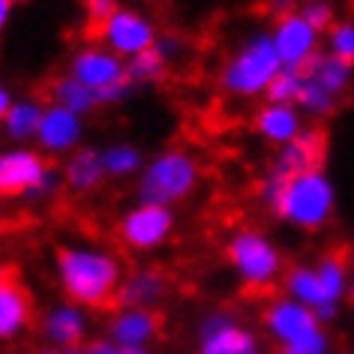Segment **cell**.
I'll use <instances>...</instances> for the list:
<instances>
[{
  "instance_id": "obj_41",
  "label": "cell",
  "mask_w": 354,
  "mask_h": 354,
  "mask_svg": "<svg viewBox=\"0 0 354 354\" xmlns=\"http://www.w3.org/2000/svg\"><path fill=\"white\" fill-rule=\"evenodd\" d=\"M243 354H264V348H261V345H252V348L243 351Z\"/></svg>"
},
{
  "instance_id": "obj_31",
  "label": "cell",
  "mask_w": 354,
  "mask_h": 354,
  "mask_svg": "<svg viewBox=\"0 0 354 354\" xmlns=\"http://www.w3.org/2000/svg\"><path fill=\"white\" fill-rule=\"evenodd\" d=\"M297 12L304 15V19L313 24L315 30H322V33L330 30V24L336 21V6L330 3V0H304Z\"/></svg>"
},
{
  "instance_id": "obj_18",
  "label": "cell",
  "mask_w": 354,
  "mask_h": 354,
  "mask_svg": "<svg viewBox=\"0 0 354 354\" xmlns=\"http://www.w3.org/2000/svg\"><path fill=\"white\" fill-rule=\"evenodd\" d=\"M324 153H327L324 132L315 129V127H306L295 141L277 147L270 171L279 174V177H295L300 171H309V168H322Z\"/></svg>"
},
{
  "instance_id": "obj_20",
  "label": "cell",
  "mask_w": 354,
  "mask_h": 354,
  "mask_svg": "<svg viewBox=\"0 0 354 354\" xmlns=\"http://www.w3.org/2000/svg\"><path fill=\"white\" fill-rule=\"evenodd\" d=\"M168 291H171V282H168L165 270H159L156 264H138V268L127 270L114 304L118 306L156 309V306L165 304Z\"/></svg>"
},
{
  "instance_id": "obj_4",
  "label": "cell",
  "mask_w": 354,
  "mask_h": 354,
  "mask_svg": "<svg viewBox=\"0 0 354 354\" xmlns=\"http://www.w3.org/2000/svg\"><path fill=\"white\" fill-rule=\"evenodd\" d=\"M201 187V162L189 147H162L136 177V201L159 207H177Z\"/></svg>"
},
{
  "instance_id": "obj_10",
  "label": "cell",
  "mask_w": 354,
  "mask_h": 354,
  "mask_svg": "<svg viewBox=\"0 0 354 354\" xmlns=\"http://www.w3.org/2000/svg\"><path fill=\"white\" fill-rule=\"evenodd\" d=\"M93 322H91V309L73 304V300L60 297L55 304H48L39 315V336L42 345L51 348H64V351H78L82 345L93 339L91 336Z\"/></svg>"
},
{
  "instance_id": "obj_12",
  "label": "cell",
  "mask_w": 354,
  "mask_h": 354,
  "mask_svg": "<svg viewBox=\"0 0 354 354\" xmlns=\"http://www.w3.org/2000/svg\"><path fill=\"white\" fill-rule=\"evenodd\" d=\"M84 138H87V118L64 109V105L46 102L37 141H33V147H37L42 156L66 159L69 153H75L78 147H84Z\"/></svg>"
},
{
  "instance_id": "obj_32",
  "label": "cell",
  "mask_w": 354,
  "mask_h": 354,
  "mask_svg": "<svg viewBox=\"0 0 354 354\" xmlns=\"http://www.w3.org/2000/svg\"><path fill=\"white\" fill-rule=\"evenodd\" d=\"M153 48L168 60V64H174V60H180L183 55H187V39H183L180 33H159Z\"/></svg>"
},
{
  "instance_id": "obj_22",
  "label": "cell",
  "mask_w": 354,
  "mask_h": 354,
  "mask_svg": "<svg viewBox=\"0 0 354 354\" xmlns=\"http://www.w3.org/2000/svg\"><path fill=\"white\" fill-rule=\"evenodd\" d=\"M42 111H46V102L37 96H15L12 109L6 111L3 123H0L3 138L10 145H33L42 123Z\"/></svg>"
},
{
  "instance_id": "obj_15",
  "label": "cell",
  "mask_w": 354,
  "mask_h": 354,
  "mask_svg": "<svg viewBox=\"0 0 354 354\" xmlns=\"http://www.w3.org/2000/svg\"><path fill=\"white\" fill-rule=\"evenodd\" d=\"M162 330V318L156 309L141 306H118L105 318V339L114 342L120 351L127 348H153Z\"/></svg>"
},
{
  "instance_id": "obj_8",
  "label": "cell",
  "mask_w": 354,
  "mask_h": 354,
  "mask_svg": "<svg viewBox=\"0 0 354 354\" xmlns=\"http://www.w3.org/2000/svg\"><path fill=\"white\" fill-rule=\"evenodd\" d=\"M96 37H100L102 46L111 48L118 57L132 60V57L145 55V51H150L156 46L159 28L145 10L118 6V12L96 28Z\"/></svg>"
},
{
  "instance_id": "obj_24",
  "label": "cell",
  "mask_w": 354,
  "mask_h": 354,
  "mask_svg": "<svg viewBox=\"0 0 354 354\" xmlns=\"http://www.w3.org/2000/svg\"><path fill=\"white\" fill-rule=\"evenodd\" d=\"M48 102L55 105H64V109L82 114V118H91L100 105V96H96L91 87H84L78 78H73L69 73H60L48 82Z\"/></svg>"
},
{
  "instance_id": "obj_39",
  "label": "cell",
  "mask_w": 354,
  "mask_h": 354,
  "mask_svg": "<svg viewBox=\"0 0 354 354\" xmlns=\"http://www.w3.org/2000/svg\"><path fill=\"white\" fill-rule=\"evenodd\" d=\"M348 304L354 306V264H351V279H348Z\"/></svg>"
},
{
  "instance_id": "obj_7",
  "label": "cell",
  "mask_w": 354,
  "mask_h": 354,
  "mask_svg": "<svg viewBox=\"0 0 354 354\" xmlns=\"http://www.w3.org/2000/svg\"><path fill=\"white\" fill-rule=\"evenodd\" d=\"M177 214L171 207L141 205L136 201L118 216V241L136 255L159 252L174 237Z\"/></svg>"
},
{
  "instance_id": "obj_34",
  "label": "cell",
  "mask_w": 354,
  "mask_h": 354,
  "mask_svg": "<svg viewBox=\"0 0 354 354\" xmlns=\"http://www.w3.org/2000/svg\"><path fill=\"white\" fill-rule=\"evenodd\" d=\"M75 354H120V348L114 342H109L105 336H96V339H91L87 345H82Z\"/></svg>"
},
{
  "instance_id": "obj_43",
  "label": "cell",
  "mask_w": 354,
  "mask_h": 354,
  "mask_svg": "<svg viewBox=\"0 0 354 354\" xmlns=\"http://www.w3.org/2000/svg\"><path fill=\"white\" fill-rule=\"evenodd\" d=\"M12 3H24V0H12Z\"/></svg>"
},
{
  "instance_id": "obj_6",
  "label": "cell",
  "mask_w": 354,
  "mask_h": 354,
  "mask_svg": "<svg viewBox=\"0 0 354 354\" xmlns=\"http://www.w3.org/2000/svg\"><path fill=\"white\" fill-rule=\"evenodd\" d=\"M60 189L64 177L33 145H10L0 150V198L46 205Z\"/></svg>"
},
{
  "instance_id": "obj_25",
  "label": "cell",
  "mask_w": 354,
  "mask_h": 354,
  "mask_svg": "<svg viewBox=\"0 0 354 354\" xmlns=\"http://www.w3.org/2000/svg\"><path fill=\"white\" fill-rule=\"evenodd\" d=\"M100 150H102V168L109 180H136L147 162L141 147L132 145V141H111V145H105Z\"/></svg>"
},
{
  "instance_id": "obj_33",
  "label": "cell",
  "mask_w": 354,
  "mask_h": 354,
  "mask_svg": "<svg viewBox=\"0 0 354 354\" xmlns=\"http://www.w3.org/2000/svg\"><path fill=\"white\" fill-rule=\"evenodd\" d=\"M118 0H91V3H84V10H87V19H91L96 28L105 21V19H111L114 12H118Z\"/></svg>"
},
{
  "instance_id": "obj_29",
  "label": "cell",
  "mask_w": 354,
  "mask_h": 354,
  "mask_svg": "<svg viewBox=\"0 0 354 354\" xmlns=\"http://www.w3.org/2000/svg\"><path fill=\"white\" fill-rule=\"evenodd\" d=\"M300 84H304V69L282 66V73L273 78V84H270V91H268L264 100H268V102H288V105H295L297 93H300Z\"/></svg>"
},
{
  "instance_id": "obj_37",
  "label": "cell",
  "mask_w": 354,
  "mask_h": 354,
  "mask_svg": "<svg viewBox=\"0 0 354 354\" xmlns=\"http://www.w3.org/2000/svg\"><path fill=\"white\" fill-rule=\"evenodd\" d=\"M12 15H15V3H12V0H0V37H3L6 28L12 24Z\"/></svg>"
},
{
  "instance_id": "obj_1",
  "label": "cell",
  "mask_w": 354,
  "mask_h": 354,
  "mask_svg": "<svg viewBox=\"0 0 354 354\" xmlns=\"http://www.w3.org/2000/svg\"><path fill=\"white\" fill-rule=\"evenodd\" d=\"M127 277L123 259L96 241H69L55 252V279L66 300L91 309H109Z\"/></svg>"
},
{
  "instance_id": "obj_21",
  "label": "cell",
  "mask_w": 354,
  "mask_h": 354,
  "mask_svg": "<svg viewBox=\"0 0 354 354\" xmlns=\"http://www.w3.org/2000/svg\"><path fill=\"white\" fill-rule=\"evenodd\" d=\"M60 177H64V187L73 196H93L109 177L102 168V150L100 147H78L75 153H69L60 165Z\"/></svg>"
},
{
  "instance_id": "obj_3",
  "label": "cell",
  "mask_w": 354,
  "mask_h": 354,
  "mask_svg": "<svg viewBox=\"0 0 354 354\" xmlns=\"http://www.w3.org/2000/svg\"><path fill=\"white\" fill-rule=\"evenodd\" d=\"M282 73V60L270 39V30H252L232 48L216 73V84L228 100L259 102L268 96L273 78Z\"/></svg>"
},
{
  "instance_id": "obj_36",
  "label": "cell",
  "mask_w": 354,
  "mask_h": 354,
  "mask_svg": "<svg viewBox=\"0 0 354 354\" xmlns=\"http://www.w3.org/2000/svg\"><path fill=\"white\" fill-rule=\"evenodd\" d=\"M12 102H15V93H12V87L0 78V123H3V118H6V111L12 109Z\"/></svg>"
},
{
  "instance_id": "obj_19",
  "label": "cell",
  "mask_w": 354,
  "mask_h": 354,
  "mask_svg": "<svg viewBox=\"0 0 354 354\" xmlns=\"http://www.w3.org/2000/svg\"><path fill=\"white\" fill-rule=\"evenodd\" d=\"M306 127L309 123L304 114H300V109L297 105H288V102L261 100L259 111H255V118H252L255 136L270 147H282V145H288V141H295Z\"/></svg>"
},
{
  "instance_id": "obj_9",
  "label": "cell",
  "mask_w": 354,
  "mask_h": 354,
  "mask_svg": "<svg viewBox=\"0 0 354 354\" xmlns=\"http://www.w3.org/2000/svg\"><path fill=\"white\" fill-rule=\"evenodd\" d=\"M73 78H78L84 87H91L96 96L109 93L111 87L127 84V60L118 57L111 48H105L102 42H84L78 46L66 60V69Z\"/></svg>"
},
{
  "instance_id": "obj_38",
  "label": "cell",
  "mask_w": 354,
  "mask_h": 354,
  "mask_svg": "<svg viewBox=\"0 0 354 354\" xmlns=\"http://www.w3.org/2000/svg\"><path fill=\"white\" fill-rule=\"evenodd\" d=\"M28 354H75V351H64V348H51V345H39V348H33Z\"/></svg>"
},
{
  "instance_id": "obj_28",
  "label": "cell",
  "mask_w": 354,
  "mask_h": 354,
  "mask_svg": "<svg viewBox=\"0 0 354 354\" xmlns=\"http://www.w3.org/2000/svg\"><path fill=\"white\" fill-rule=\"evenodd\" d=\"M324 51L354 66V19L330 24V30L324 33Z\"/></svg>"
},
{
  "instance_id": "obj_35",
  "label": "cell",
  "mask_w": 354,
  "mask_h": 354,
  "mask_svg": "<svg viewBox=\"0 0 354 354\" xmlns=\"http://www.w3.org/2000/svg\"><path fill=\"white\" fill-rule=\"evenodd\" d=\"M300 3H304V0H264V6H268V12L273 15V19H282V15H288V12H297Z\"/></svg>"
},
{
  "instance_id": "obj_42",
  "label": "cell",
  "mask_w": 354,
  "mask_h": 354,
  "mask_svg": "<svg viewBox=\"0 0 354 354\" xmlns=\"http://www.w3.org/2000/svg\"><path fill=\"white\" fill-rule=\"evenodd\" d=\"M78 3H91V0H78Z\"/></svg>"
},
{
  "instance_id": "obj_27",
  "label": "cell",
  "mask_w": 354,
  "mask_h": 354,
  "mask_svg": "<svg viewBox=\"0 0 354 354\" xmlns=\"http://www.w3.org/2000/svg\"><path fill=\"white\" fill-rule=\"evenodd\" d=\"M297 109L306 120H327L330 114L339 109V100L333 93H327L322 84H315L313 78L304 73V84H300V93H297Z\"/></svg>"
},
{
  "instance_id": "obj_30",
  "label": "cell",
  "mask_w": 354,
  "mask_h": 354,
  "mask_svg": "<svg viewBox=\"0 0 354 354\" xmlns=\"http://www.w3.org/2000/svg\"><path fill=\"white\" fill-rule=\"evenodd\" d=\"M277 354H333V342H330V333L324 327H318V330L306 333L304 339H295L277 348Z\"/></svg>"
},
{
  "instance_id": "obj_5",
  "label": "cell",
  "mask_w": 354,
  "mask_h": 354,
  "mask_svg": "<svg viewBox=\"0 0 354 354\" xmlns=\"http://www.w3.org/2000/svg\"><path fill=\"white\" fill-rule=\"evenodd\" d=\"M223 252L234 279L250 291H270L282 282V273L288 268L282 246L259 225H237L225 237Z\"/></svg>"
},
{
  "instance_id": "obj_16",
  "label": "cell",
  "mask_w": 354,
  "mask_h": 354,
  "mask_svg": "<svg viewBox=\"0 0 354 354\" xmlns=\"http://www.w3.org/2000/svg\"><path fill=\"white\" fill-rule=\"evenodd\" d=\"M37 322V306H33L30 291L21 279L0 273V345H10L21 339Z\"/></svg>"
},
{
  "instance_id": "obj_2",
  "label": "cell",
  "mask_w": 354,
  "mask_h": 354,
  "mask_svg": "<svg viewBox=\"0 0 354 354\" xmlns=\"http://www.w3.org/2000/svg\"><path fill=\"white\" fill-rule=\"evenodd\" d=\"M336 205H339V192H336L333 177L324 168H309V171L282 180V189L270 205V214L295 232L318 234L333 223Z\"/></svg>"
},
{
  "instance_id": "obj_17",
  "label": "cell",
  "mask_w": 354,
  "mask_h": 354,
  "mask_svg": "<svg viewBox=\"0 0 354 354\" xmlns=\"http://www.w3.org/2000/svg\"><path fill=\"white\" fill-rule=\"evenodd\" d=\"M318 273V288H322V306H318V322L327 324L339 315L342 304H348V279L351 261L342 252H324L313 261Z\"/></svg>"
},
{
  "instance_id": "obj_23",
  "label": "cell",
  "mask_w": 354,
  "mask_h": 354,
  "mask_svg": "<svg viewBox=\"0 0 354 354\" xmlns=\"http://www.w3.org/2000/svg\"><path fill=\"white\" fill-rule=\"evenodd\" d=\"M304 73L313 78L315 84H322L327 93H333L336 100H342V96L354 87V66L345 64L339 57H333V55H327L324 48L313 57V64H309Z\"/></svg>"
},
{
  "instance_id": "obj_14",
  "label": "cell",
  "mask_w": 354,
  "mask_h": 354,
  "mask_svg": "<svg viewBox=\"0 0 354 354\" xmlns=\"http://www.w3.org/2000/svg\"><path fill=\"white\" fill-rule=\"evenodd\" d=\"M318 327H324V324L318 322V315L313 309L286 297V295L268 300L261 309V330L277 348H282V345H288L295 339H304L306 333L318 330Z\"/></svg>"
},
{
  "instance_id": "obj_11",
  "label": "cell",
  "mask_w": 354,
  "mask_h": 354,
  "mask_svg": "<svg viewBox=\"0 0 354 354\" xmlns=\"http://www.w3.org/2000/svg\"><path fill=\"white\" fill-rule=\"evenodd\" d=\"M259 336L228 309H210L196 324V354H243Z\"/></svg>"
},
{
  "instance_id": "obj_13",
  "label": "cell",
  "mask_w": 354,
  "mask_h": 354,
  "mask_svg": "<svg viewBox=\"0 0 354 354\" xmlns=\"http://www.w3.org/2000/svg\"><path fill=\"white\" fill-rule=\"evenodd\" d=\"M270 39H273V46H277L282 66L306 69L313 64V57L322 51L324 33L315 30L300 12H288V15H282V19H273Z\"/></svg>"
},
{
  "instance_id": "obj_26",
  "label": "cell",
  "mask_w": 354,
  "mask_h": 354,
  "mask_svg": "<svg viewBox=\"0 0 354 354\" xmlns=\"http://www.w3.org/2000/svg\"><path fill=\"white\" fill-rule=\"evenodd\" d=\"M168 66L171 64H168L156 48H150V51H145V55L127 60V78L136 91L138 87H156L168 78Z\"/></svg>"
},
{
  "instance_id": "obj_40",
  "label": "cell",
  "mask_w": 354,
  "mask_h": 354,
  "mask_svg": "<svg viewBox=\"0 0 354 354\" xmlns=\"http://www.w3.org/2000/svg\"><path fill=\"white\" fill-rule=\"evenodd\" d=\"M120 354H156L153 348H127V351H120Z\"/></svg>"
}]
</instances>
